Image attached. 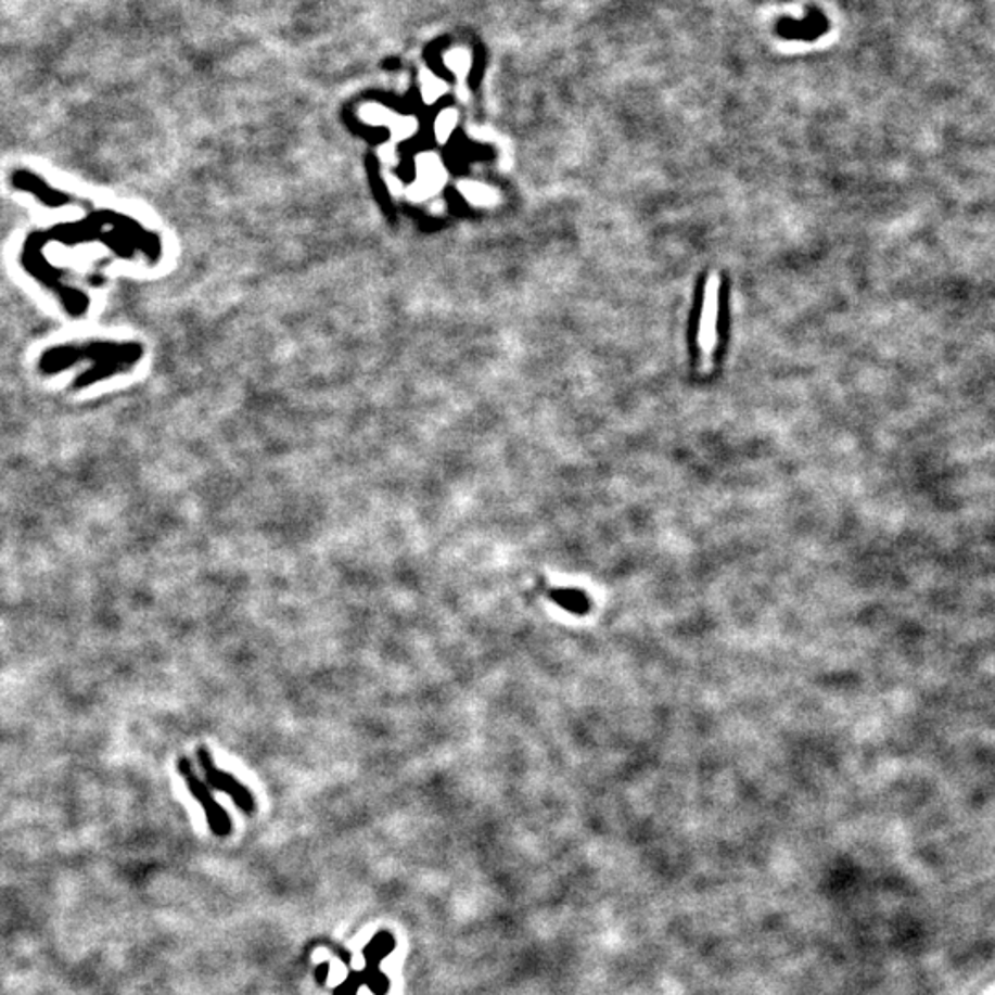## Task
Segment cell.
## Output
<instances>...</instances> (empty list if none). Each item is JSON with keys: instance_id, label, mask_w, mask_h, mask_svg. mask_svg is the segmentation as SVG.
Segmentation results:
<instances>
[{"instance_id": "52a82bcc", "label": "cell", "mask_w": 995, "mask_h": 995, "mask_svg": "<svg viewBox=\"0 0 995 995\" xmlns=\"http://www.w3.org/2000/svg\"><path fill=\"white\" fill-rule=\"evenodd\" d=\"M360 986H363V975H361V971H350L347 981L340 984V986L334 990V995H356Z\"/></svg>"}, {"instance_id": "277c9868", "label": "cell", "mask_w": 995, "mask_h": 995, "mask_svg": "<svg viewBox=\"0 0 995 995\" xmlns=\"http://www.w3.org/2000/svg\"><path fill=\"white\" fill-rule=\"evenodd\" d=\"M395 946H397L395 936L390 931H380L363 949V957H366V970L361 971L363 984L373 990L377 995H385L390 992V979L380 971V965L387 955H392Z\"/></svg>"}, {"instance_id": "8992f818", "label": "cell", "mask_w": 995, "mask_h": 995, "mask_svg": "<svg viewBox=\"0 0 995 995\" xmlns=\"http://www.w3.org/2000/svg\"><path fill=\"white\" fill-rule=\"evenodd\" d=\"M544 594H546V598L559 604L564 611H569L570 614L585 616L592 609V601L583 590H575V588H544Z\"/></svg>"}, {"instance_id": "3957f363", "label": "cell", "mask_w": 995, "mask_h": 995, "mask_svg": "<svg viewBox=\"0 0 995 995\" xmlns=\"http://www.w3.org/2000/svg\"><path fill=\"white\" fill-rule=\"evenodd\" d=\"M830 31V18L820 8L807 7L802 18L782 17L776 21L775 34L783 41L813 43Z\"/></svg>"}, {"instance_id": "ba28073f", "label": "cell", "mask_w": 995, "mask_h": 995, "mask_svg": "<svg viewBox=\"0 0 995 995\" xmlns=\"http://www.w3.org/2000/svg\"><path fill=\"white\" fill-rule=\"evenodd\" d=\"M327 975H329V962H321L318 968L319 983L323 984L327 981Z\"/></svg>"}, {"instance_id": "6da1fadb", "label": "cell", "mask_w": 995, "mask_h": 995, "mask_svg": "<svg viewBox=\"0 0 995 995\" xmlns=\"http://www.w3.org/2000/svg\"><path fill=\"white\" fill-rule=\"evenodd\" d=\"M178 770L179 775L183 776L184 783H187L190 794H192V796L200 802V806L203 807L205 817H207L208 828H211L214 835H229L232 830L231 817H229V813L216 802L205 780H202V778L196 775L194 765H192V760H189V757H179Z\"/></svg>"}, {"instance_id": "7a4b0ae2", "label": "cell", "mask_w": 995, "mask_h": 995, "mask_svg": "<svg viewBox=\"0 0 995 995\" xmlns=\"http://www.w3.org/2000/svg\"><path fill=\"white\" fill-rule=\"evenodd\" d=\"M197 762H200V767H202L203 776H205V783L208 788L216 789L220 793L227 794L229 799L237 804L240 812L255 813V796L251 793L250 789L245 788L244 783L237 780L231 773L227 770H221L216 767L214 764L213 754L208 751L207 747H200L196 752Z\"/></svg>"}, {"instance_id": "5b68a950", "label": "cell", "mask_w": 995, "mask_h": 995, "mask_svg": "<svg viewBox=\"0 0 995 995\" xmlns=\"http://www.w3.org/2000/svg\"><path fill=\"white\" fill-rule=\"evenodd\" d=\"M715 316H717V279L712 277V281L706 286V299H704V310H702L701 319V334H699V345H701L704 360H710L712 350H714Z\"/></svg>"}]
</instances>
